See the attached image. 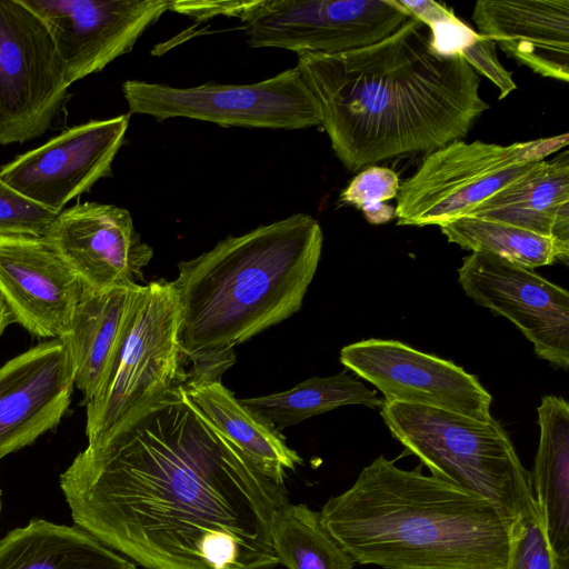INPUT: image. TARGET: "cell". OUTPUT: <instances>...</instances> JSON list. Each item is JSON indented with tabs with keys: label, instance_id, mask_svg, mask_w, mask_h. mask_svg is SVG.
<instances>
[{
	"label": "cell",
	"instance_id": "ba28073f",
	"mask_svg": "<svg viewBox=\"0 0 569 569\" xmlns=\"http://www.w3.org/2000/svg\"><path fill=\"white\" fill-rule=\"evenodd\" d=\"M122 93L130 114L159 121L189 118L222 127L286 130L321 124L318 102L297 67L250 84L207 82L177 88L127 80Z\"/></svg>",
	"mask_w": 569,
	"mask_h": 569
},
{
	"label": "cell",
	"instance_id": "8fae6325",
	"mask_svg": "<svg viewBox=\"0 0 569 569\" xmlns=\"http://www.w3.org/2000/svg\"><path fill=\"white\" fill-rule=\"evenodd\" d=\"M458 281L477 305L506 317L536 355L569 369V292L517 263L483 252L462 259Z\"/></svg>",
	"mask_w": 569,
	"mask_h": 569
},
{
	"label": "cell",
	"instance_id": "8992f818",
	"mask_svg": "<svg viewBox=\"0 0 569 569\" xmlns=\"http://www.w3.org/2000/svg\"><path fill=\"white\" fill-rule=\"evenodd\" d=\"M186 363L172 281L139 284L103 381L86 403L88 441L152 398L182 385L188 377Z\"/></svg>",
	"mask_w": 569,
	"mask_h": 569
},
{
	"label": "cell",
	"instance_id": "7a4b0ae2",
	"mask_svg": "<svg viewBox=\"0 0 569 569\" xmlns=\"http://www.w3.org/2000/svg\"><path fill=\"white\" fill-rule=\"evenodd\" d=\"M296 67L350 172L462 140L490 108L479 74L461 54L437 52L429 27L413 16L376 43L300 54Z\"/></svg>",
	"mask_w": 569,
	"mask_h": 569
},
{
	"label": "cell",
	"instance_id": "cb8c5ba5",
	"mask_svg": "<svg viewBox=\"0 0 569 569\" xmlns=\"http://www.w3.org/2000/svg\"><path fill=\"white\" fill-rule=\"evenodd\" d=\"M239 401L278 431L342 406L362 405L377 409L382 405L375 390L347 371L331 377H312L289 390Z\"/></svg>",
	"mask_w": 569,
	"mask_h": 569
},
{
	"label": "cell",
	"instance_id": "e0dca14e",
	"mask_svg": "<svg viewBox=\"0 0 569 569\" xmlns=\"http://www.w3.org/2000/svg\"><path fill=\"white\" fill-rule=\"evenodd\" d=\"M74 380L63 339L40 342L0 367V459L56 428Z\"/></svg>",
	"mask_w": 569,
	"mask_h": 569
},
{
	"label": "cell",
	"instance_id": "f546056e",
	"mask_svg": "<svg viewBox=\"0 0 569 569\" xmlns=\"http://www.w3.org/2000/svg\"><path fill=\"white\" fill-rule=\"evenodd\" d=\"M460 54L477 73L488 78L499 89V99L506 98L517 89L512 73L500 63L497 46L492 40L479 33Z\"/></svg>",
	"mask_w": 569,
	"mask_h": 569
},
{
	"label": "cell",
	"instance_id": "83f0119b",
	"mask_svg": "<svg viewBox=\"0 0 569 569\" xmlns=\"http://www.w3.org/2000/svg\"><path fill=\"white\" fill-rule=\"evenodd\" d=\"M399 187L395 170L370 166L356 174L340 193L339 201L360 209L369 223L382 224L396 218V207L387 201L397 198Z\"/></svg>",
	"mask_w": 569,
	"mask_h": 569
},
{
	"label": "cell",
	"instance_id": "6da1fadb",
	"mask_svg": "<svg viewBox=\"0 0 569 569\" xmlns=\"http://www.w3.org/2000/svg\"><path fill=\"white\" fill-rule=\"evenodd\" d=\"M183 383L88 441L60 475L72 519L144 569H271L284 485L262 475Z\"/></svg>",
	"mask_w": 569,
	"mask_h": 569
},
{
	"label": "cell",
	"instance_id": "5b68a950",
	"mask_svg": "<svg viewBox=\"0 0 569 569\" xmlns=\"http://www.w3.org/2000/svg\"><path fill=\"white\" fill-rule=\"evenodd\" d=\"M381 418L391 435L432 476L488 499L512 521L533 498L523 467L499 421H480L428 406L382 401Z\"/></svg>",
	"mask_w": 569,
	"mask_h": 569
},
{
	"label": "cell",
	"instance_id": "9c48e42d",
	"mask_svg": "<svg viewBox=\"0 0 569 569\" xmlns=\"http://www.w3.org/2000/svg\"><path fill=\"white\" fill-rule=\"evenodd\" d=\"M251 48L335 54L392 34L411 13L399 0H252L237 14Z\"/></svg>",
	"mask_w": 569,
	"mask_h": 569
},
{
	"label": "cell",
	"instance_id": "2e32d148",
	"mask_svg": "<svg viewBox=\"0 0 569 569\" xmlns=\"http://www.w3.org/2000/svg\"><path fill=\"white\" fill-rule=\"evenodd\" d=\"M83 290L44 237L0 236V297L32 336L66 338Z\"/></svg>",
	"mask_w": 569,
	"mask_h": 569
},
{
	"label": "cell",
	"instance_id": "1f68e13d",
	"mask_svg": "<svg viewBox=\"0 0 569 569\" xmlns=\"http://www.w3.org/2000/svg\"><path fill=\"white\" fill-rule=\"evenodd\" d=\"M1 496H2V491L0 490V513H1V507H2Z\"/></svg>",
	"mask_w": 569,
	"mask_h": 569
},
{
	"label": "cell",
	"instance_id": "ac0fdd59",
	"mask_svg": "<svg viewBox=\"0 0 569 569\" xmlns=\"http://www.w3.org/2000/svg\"><path fill=\"white\" fill-rule=\"evenodd\" d=\"M481 36L541 77L569 81V0H479Z\"/></svg>",
	"mask_w": 569,
	"mask_h": 569
},
{
	"label": "cell",
	"instance_id": "d6986e66",
	"mask_svg": "<svg viewBox=\"0 0 569 569\" xmlns=\"http://www.w3.org/2000/svg\"><path fill=\"white\" fill-rule=\"evenodd\" d=\"M467 216L508 223L569 248V152L536 162Z\"/></svg>",
	"mask_w": 569,
	"mask_h": 569
},
{
	"label": "cell",
	"instance_id": "ffe728a7",
	"mask_svg": "<svg viewBox=\"0 0 569 569\" xmlns=\"http://www.w3.org/2000/svg\"><path fill=\"white\" fill-rule=\"evenodd\" d=\"M220 377L188 373L183 387L193 402L262 475L283 485L287 471L295 470L302 462L301 457L289 448L280 431L246 408L222 385Z\"/></svg>",
	"mask_w": 569,
	"mask_h": 569
},
{
	"label": "cell",
	"instance_id": "7402d4cb",
	"mask_svg": "<svg viewBox=\"0 0 569 569\" xmlns=\"http://www.w3.org/2000/svg\"><path fill=\"white\" fill-rule=\"evenodd\" d=\"M540 428L531 482L550 546L559 561L569 559V405L545 396L537 408Z\"/></svg>",
	"mask_w": 569,
	"mask_h": 569
},
{
	"label": "cell",
	"instance_id": "4fadbf2b",
	"mask_svg": "<svg viewBox=\"0 0 569 569\" xmlns=\"http://www.w3.org/2000/svg\"><path fill=\"white\" fill-rule=\"evenodd\" d=\"M46 24L66 82L100 72L131 51L171 0H20Z\"/></svg>",
	"mask_w": 569,
	"mask_h": 569
},
{
	"label": "cell",
	"instance_id": "277c9868",
	"mask_svg": "<svg viewBox=\"0 0 569 569\" xmlns=\"http://www.w3.org/2000/svg\"><path fill=\"white\" fill-rule=\"evenodd\" d=\"M322 244L319 222L300 212L180 261L172 284L188 373L221 376L234 346L299 311Z\"/></svg>",
	"mask_w": 569,
	"mask_h": 569
},
{
	"label": "cell",
	"instance_id": "30bf717a",
	"mask_svg": "<svg viewBox=\"0 0 569 569\" xmlns=\"http://www.w3.org/2000/svg\"><path fill=\"white\" fill-rule=\"evenodd\" d=\"M69 87L46 24L20 0H0V146L42 136Z\"/></svg>",
	"mask_w": 569,
	"mask_h": 569
},
{
	"label": "cell",
	"instance_id": "484cf974",
	"mask_svg": "<svg viewBox=\"0 0 569 569\" xmlns=\"http://www.w3.org/2000/svg\"><path fill=\"white\" fill-rule=\"evenodd\" d=\"M272 543L287 569H353L356 561L325 527L320 511L281 506L272 521Z\"/></svg>",
	"mask_w": 569,
	"mask_h": 569
},
{
	"label": "cell",
	"instance_id": "d4e9b609",
	"mask_svg": "<svg viewBox=\"0 0 569 569\" xmlns=\"http://www.w3.org/2000/svg\"><path fill=\"white\" fill-rule=\"evenodd\" d=\"M440 230L449 242L466 250L490 253L529 269L569 260V248L555 239L490 219L463 216L440 226Z\"/></svg>",
	"mask_w": 569,
	"mask_h": 569
},
{
	"label": "cell",
	"instance_id": "3957f363",
	"mask_svg": "<svg viewBox=\"0 0 569 569\" xmlns=\"http://www.w3.org/2000/svg\"><path fill=\"white\" fill-rule=\"evenodd\" d=\"M320 516L356 563L383 569H503L512 522L482 496L382 455Z\"/></svg>",
	"mask_w": 569,
	"mask_h": 569
},
{
	"label": "cell",
	"instance_id": "9a60e30c",
	"mask_svg": "<svg viewBox=\"0 0 569 569\" xmlns=\"http://www.w3.org/2000/svg\"><path fill=\"white\" fill-rule=\"evenodd\" d=\"M43 237L92 291L140 284L153 257L130 212L109 203L86 201L63 209Z\"/></svg>",
	"mask_w": 569,
	"mask_h": 569
},
{
	"label": "cell",
	"instance_id": "7c38bea8",
	"mask_svg": "<svg viewBox=\"0 0 569 569\" xmlns=\"http://www.w3.org/2000/svg\"><path fill=\"white\" fill-rule=\"evenodd\" d=\"M340 362L377 387L385 401L428 406L480 421L492 419L491 395L456 363L397 341L368 339L340 351Z\"/></svg>",
	"mask_w": 569,
	"mask_h": 569
},
{
	"label": "cell",
	"instance_id": "f1b7e54d",
	"mask_svg": "<svg viewBox=\"0 0 569 569\" xmlns=\"http://www.w3.org/2000/svg\"><path fill=\"white\" fill-rule=\"evenodd\" d=\"M59 213L27 198L0 176V236L43 237Z\"/></svg>",
	"mask_w": 569,
	"mask_h": 569
},
{
	"label": "cell",
	"instance_id": "4dcf8cb0",
	"mask_svg": "<svg viewBox=\"0 0 569 569\" xmlns=\"http://www.w3.org/2000/svg\"><path fill=\"white\" fill-rule=\"evenodd\" d=\"M13 322L16 321L9 307L0 297V336L3 333L4 329Z\"/></svg>",
	"mask_w": 569,
	"mask_h": 569
},
{
	"label": "cell",
	"instance_id": "4316f807",
	"mask_svg": "<svg viewBox=\"0 0 569 569\" xmlns=\"http://www.w3.org/2000/svg\"><path fill=\"white\" fill-rule=\"evenodd\" d=\"M503 569H568V561H559L550 546L543 515L535 497L509 526Z\"/></svg>",
	"mask_w": 569,
	"mask_h": 569
},
{
	"label": "cell",
	"instance_id": "603a6c76",
	"mask_svg": "<svg viewBox=\"0 0 569 569\" xmlns=\"http://www.w3.org/2000/svg\"><path fill=\"white\" fill-rule=\"evenodd\" d=\"M138 286L106 291L84 289L77 305L71 329L63 340L69 350L74 387L83 393L84 405L103 381Z\"/></svg>",
	"mask_w": 569,
	"mask_h": 569
},
{
	"label": "cell",
	"instance_id": "5bb4252c",
	"mask_svg": "<svg viewBox=\"0 0 569 569\" xmlns=\"http://www.w3.org/2000/svg\"><path fill=\"white\" fill-rule=\"evenodd\" d=\"M130 113L69 128L0 169L1 178L27 198L54 212L112 174Z\"/></svg>",
	"mask_w": 569,
	"mask_h": 569
},
{
	"label": "cell",
	"instance_id": "44dd1931",
	"mask_svg": "<svg viewBox=\"0 0 569 569\" xmlns=\"http://www.w3.org/2000/svg\"><path fill=\"white\" fill-rule=\"evenodd\" d=\"M0 569H137L78 526L34 518L0 540Z\"/></svg>",
	"mask_w": 569,
	"mask_h": 569
},
{
	"label": "cell",
	"instance_id": "52a82bcc",
	"mask_svg": "<svg viewBox=\"0 0 569 569\" xmlns=\"http://www.w3.org/2000/svg\"><path fill=\"white\" fill-rule=\"evenodd\" d=\"M568 142L566 132L507 146L480 140L448 143L428 153L417 171L400 183L397 224L440 227L467 216Z\"/></svg>",
	"mask_w": 569,
	"mask_h": 569
}]
</instances>
